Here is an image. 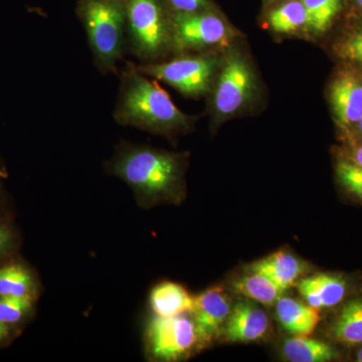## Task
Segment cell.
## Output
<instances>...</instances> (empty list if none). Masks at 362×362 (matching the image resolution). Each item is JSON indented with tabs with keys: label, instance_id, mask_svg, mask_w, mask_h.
<instances>
[{
	"label": "cell",
	"instance_id": "cell-1",
	"mask_svg": "<svg viewBox=\"0 0 362 362\" xmlns=\"http://www.w3.org/2000/svg\"><path fill=\"white\" fill-rule=\"evenodd\" d=\"M185 165L183 154L122 140L107 162L106 170L127 183L138 204L147 209L180 204L185 197Z\"/></svg>",
	"mask_w": 362,
	"mask_h": 362
},
{
	"label": "cell",
	"instance_id": "cell-2",
	"mask_svg": "<svg viewBox=\"0 0 362 362\" xmlns=\"http://www.w3.org/2000/svg\"><path fill=\"white\" fill-rule=\"evenodd\" d=\"M119 77L120 87L113 111L119 125L168 137L189 129L194 119L181 112L168 93L132 62H126Z\"/></svg>",
	"mask_w": 362,
	"mask_h": 362
},
{
	"label": "cell",
	"instance_id": "cell-3",
	"mask_svg": "<svg viewBox=\"0 0 362 362\" xmlns=\"http://www.w3.org/2000/svg\"><path fill=\"white\" fill-rule=\"evenodd\" d=\"M76 16L81 21L94 65L102 75L118 74L126 54L125 0H78Z\"/></svg>",
	"mask_w": 362,
	"mask_h": 362
},
{
	"label": "cell",
	"instance_id": "cell-4",
	"mask_svg": "<svg viewBox=\"0 0 362 362\" xmlns=\"http://www.w3.org/2000/svg\"><path fill=\"white\" fill-rule=\"evenodd\" d=\"M173 13L165 0H125L126 54L153 64L175 52Z\"/></svg>",
	"mask_w": 362,
	"mask_h": 362
},
{
	"label": "cell",
	"instance_id": "cell-5",
	"mask_svg": "<svg viewBox=\"0 0 362 362\" xmlns=\"http://www.w3.org/2000/svg\"><path fill=\"white\" fill-rule=\"evenodd\" d=\"M137 66V65H136ZM218 59L213 54L182 56L173 61L141 64L137 69L187 97H199L211 90Z\"/></svg>",
	"mask_w": 362,
	"mask_h": 362
},
{
	"label": "cell",
	"instance_id": "cell-6",
	"mask_svg": "<svg viewBox=\"0 0 362 362\" xmlns=\"http://www.w3.org/2000/svg\"><path fill=\"white\" fill-rule=\"evenodd\" d=\"M145 349L151 361L173 362L197 351V335L189 313L173 317L154 315L145 331Z\"/></svg>",
	"mask_w": 362,
	"mask_h": 362
},
{
	"label": "cell",
	"instance_id": "cell-7",
	"mask_svg": "<svg viewBox=\"0 0 362 362\" xmlns=\"http://www.w3.org/2000/svg\"><path fill=\"white\" fill-rule=\"evenodd\" d=\"M175 52L202 51L225 44L228 30L225 21L209 9L197 13H173Z\"/></svg>",
	"mask_w": 362,
	"mask_h": 362
},
{
	"label": "cell",
	"instance_id": "cell-8",
	"mask_svg": "<svg viewBox=\"0 0 362 362\" xmlns=\"http://www.w3.org/2000/svg\"><path fill=\"white\" fill-rule=\"evenodd\" d=\"M254 90V74L249 64L240 54H230L214 90L213 109L216 118L237 113L249 102Z\"/></svg>",
	"mask_w": 362,
	"mask_h": 362
},
{
	"label": "cell",
	"instance_id": "cell-9",
	"mask_svg": "<svg viewBox=\"0 0 362 362\" xmlns=\"http://www.w3.org/2000/svg\"><path fill=\"white\" fill-rule=\"evenodd\" d=\"M232 308V299L221 286L209 288L194 297L190 315L197 331V351L211 346L221 337Z\"/></svg>",
	"mask_w": 362,
	"mask_h": 362
},
{
	"label": "cell",
	"instance_id": "cell-10",
	"mask_svg": "<svg viewBox=\"0 0 362 362\" xmlns=\"http://www.w3.org/2000/svg\"><path fill=\"white\" fill-rule=\"evenodd\" d=\"M270 331L268 314L251 300H242L233 307L221 337L232 343L257 342Z\"/></svg>",
	"mask_w": 362,
	"mask_h": 362
},
{
	"label": "cell",
	"instance_id": "cell-11",
	"mask_svg": "<svg viewBox=\"0 0 362 362\" xmlns=\"http://www.w3.org/2000/svg\"><path fill=\"white\" fill-rule=\"evenodd\" d=\"M310 266L289 252L279 251L258 259L247 267V272L259 274L275 283L283 291L296 286L300 279L310 272Z\"/></svg>",
	"mask_w": 362,
	"mask_h": 362
},
{
	"label": "cell",
	"instance_id": "cell-12",
	"mask_svg": "<svg viewBox=\"0 0 362 362\" xmlns=\"http://www.w3.org/2000/svg\"><path fill=\"white\" fill-rule=\"evenodd\" d=\"M296 287L304 301L319 310L341 303L347 292L345 279L330 273L306 275L298 281Z\"/></svg>",
	"mask_w": 362,
	"mask_h": 362
},
{
	"label": "cell",
	"instance_id": "cell-13",
	"mask_svg": "<svg viewBox=\"0 0 362 362\" xmlns=\"http://www.w3.org/2000/svg\"><path fill=\"white\" fill-rule=\"evenodd\" d=\"M330 101L337 122L344 128L354 127L362 118V82L345 74L333 82Z\"/></svg>",
	"mask_w": 362,
	"mask_h": 362
},
{
	"label": "cell",
	"instance_id": "cell-14",
	"mask_svg": "<svg viewBox=\"0 0 362 362\" xmlns=\"http://www.w3.org/2000/svg\"><path fill=\"white\" fill-rule=\"evenodd\" d=\"M276 317L293 337H309L320 322V310L295 298L283 295L275 304Z\"/></svg>",
	"mask_w": 362,
	"mask_h": 362
},
{
	"label": "cell",
	"instance_id": "cell-15",
	"mask_svg": "<svg viewBox=\"0 0 362 362\" xmlns=\"http://www.w3.org/2000/svg\"><path fill=\"white\" fill-rule=\"evenodd\" d=\"M149 304L154 315L173 317L189 313L194 306V297L183 286L165 281L159 283L149 295Z\"/></svg>",
	"mask_w": 362,
	"mask_h": 362
},
{
	"label": "cell",
	"instance_id": "cell-16",
	"mask_svg": "<svg viewBox=\"0 0 362 362\" xmlns=\"http://www.w3.org/2000/svg\"><path fill=\"white\" fill-rule=\"evenodd\" d=\"M327 337L346 346L362 344V299L352 300L328 326Z\"/></svg>",
	"mask_w": 362,
	"mask_h": 362
},
{
	"label": "cell",
	"instance_id": "cell-17",
	"mask_svg": "<svg viewBox=\"0 0 362 362\" xmlns=\"http://www.w3.org/2000/svg\"><path fill=\"white\" fill-rule=\"evenodd\" d=\"M283 357L291 362H328L339 354L334 347L308 337H293L286 339L282 346Z\"/></svg>",
	"mask_w": 362,
	"mask_h": 362
},
{
	"label": "cell",
	"instance_id": "cell-18",
	"mask_svg": "<svg viewBox=\"0 0 362 362\" xmlns=\"http://www.w3.org/2000/svg\"><path fill=\"white\" fill-rule=\"evenodd\" d=\"M39 284L33 271L23 263L0 267V296L30 297L37 300Z\"/></svg>",
	"mask_w": 362,
	"mask_h": 362
},
{
	"label": "cell",
	"instance_id": "cell-19",
	"mask_svg": "<svg viewBox=\"0 0 362 362\" xmlns=\"http://www.w3.org/2000/svg\"><path fill=\"white\" fill-rule=\"evenodd\" d=\"M232 286L238 294L267 307L275 306L285 293L268 278L251 272L235 279Z\"/></svg>",
	"mask_w": 362,
	"mask_h": 362
},
{
	"label": "cell",
	"instance_id": "cell-20",
	"mask_svg": "<svg viewBox=\"0 0 362 362\" xmlns=\"http://www.w3.org/2000/svg\"><path fill=\"white\" fill-rule=\"evenodd\" d=\"M306 9L307 25L315 33L329 28L341 7V0H302Z\"/></svg>",
	"mask_w": 362,
	"mask_h": 362
},
{
	"label": "cell",
	"instance_id": "cell-21",
	"mask_svg": "<svg viewBox=\"0 0 362 362\" xmlns=\"http://www.w3.org/2000/svg\"><path fill=\"white\" fill-rule=\"evenodd\" d=\"M269 21L271 28L277 33H293L306 25V9L302 1H290L275 9L270 14Z\"/></svg>",
	"mask_w": 362,
	"mask_h": 362
},
{
	"label": "cell",
	"instance_id": "cell-22",
	"mask_svg": "<svg viewBox=\"0 0 362 362\" xmlns=\"http://www.w3.org/2000/svg\"><path fill=\"white\" fill-rule=\"evenodd\" d=\"M37 300L30 297L0 296V323L14 326L32 314Z\"/></svg>",
	"mask_w": 362,
	"mask_h": 362
},
{
	"label": "cell",
	"instance_id": "cell-23",
	"mask_svg": "<svg viewBox=\"0 0 362 362\" xmlns=\"http://www.w3.org/2000/svg\"><path fill=\"white\" fill-rule=\"evenodd\" d=\"M338 181L347 192L362 199V168L347 158H339L335 166Z\"/></svg>",
	"mask_w": 362,
	"mask_h": 362
},
{
	"label": "cell",
	"instance_id": "cell-24",
	"mask_svg": "<svg viewBox=\"0 0 362 362\" xmlns=\"http://www.w3.org/2000/svg\"><path fill=\"white\" fill-rule=\"evenodd\" d=\"M18 247V239L13 226L0 220V261L11 258Z\"/></svg>",
	"mask_w": 362,
	"mask_h": 362
},
{
	"label": "cell",
	"instance_id": "cell-25",
	"mask_svg": "<svg viewBox=\"0 0 362 362\" xmlns=\"http://www.w3.org/2000/svg\"><path fill=\"white\" fill-rule=\"evenodd\" d=\"M340 54L343 58L362 66V28L342 42Z\"/></svg>",
	"mask_w": 362,
	"mask_h": 362
},
{
	"label": "cell",
	"instance_id": "cell-26",
	"mask_svg": "<svg viewBox=\"0 0 362 362\" xmlns=\"http://www.w3.org/2000/svg\"><path fill=\"white\" fill-rule=\"evenodd\" d=\"M173 13H197L207 11L211 6L209 0H165Z\"/></svg>",
	"mask_w": 362,
	"mask_h": 362
},
{
	"label": "cell",
	"instance_id": "cell-27",
	"mask_svg": "<svg viewBox=\"0 0 362 362\" xmlns=\"http://www.w3.org/2000/svg\"><path fill=\"white\" fill-rule=\"evenodd\" d=\"M347 159L362 168V143L361 144L354 143L350 146L349 156Z\"/></svg>",
	"mask_w": 362,
	"mask_h": 362
},
{
	"label": "cell",
	"instance_id": "cell-28",
	"mask_svg": "<svg viewBox=\"0 0 362 362\" xmlns=\"http://www.w3.org/2000/svg\"><path fill=\"white\" fill-rule=\"evenodd\" d=\"M13 326L6 325V324L0 323V343L6 341L13 334Z\"/></svg>",
	"mask_w": 362,
	"mask_h": 362
},
{
	"label": "cell",
	"instance_id": "cell-29",
	"mask_svg": "<svg viewBox=\"0 0 362 362\" xmlns=\"http://www.w3.org/2000/svg\"><path fill=\"white\" fill-rule=\"evenodd\" d=\"M354 361L357 362H362V344L361 346H359L358 349L356 350V352H354Z\"/></svg>",
	"mask_w": 362,
	"mask_h": 362
},
{
	"label": "cell",
	"instance_id": "cell-30",
	"mask_svg": "<svg viewBox=\"0 0 362 362\" xmlns=\"http://www.w3.org/2000/svg\"><path fill=\"white\" fill-rule=\"evenodd\" d=\"M357 132H358L359 136L362 138V118L359 120V122L357 123Z\"/></svg>",
	"mask_w": 362,
	"mask_h": 362
},
{
	"label": "cell",
	"instance_id": "cell-31",
	"mask_svg": "<svg viewBox=\"0 0 362 362\" xmlns=\"http://www.w3.org/2000/svg\"><path fill=\"white\" fill-rule=\"evenodd\" d=\"M357 6H361L362 8V0H356Z\"/></svg>",
	"mask_w": 362,
	"mask_h": 362
},
{
	"label": "cell",
	"instance_id": "cell-32",
	"mask_svg": "<svg viewBox=\"0 0 362 362\" xmlns=\"http://www.w3.org/2000/svg\"><path fill=\"white\" fill-rule=\"evenodd\" d=\"M1 175H2V169L0 168V187H1Z\"/></svg>",
	"mask_w": 362,
	"mask_h": 362
}]
</instances>
